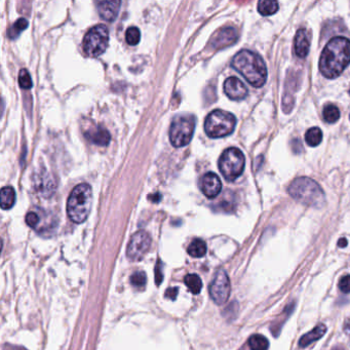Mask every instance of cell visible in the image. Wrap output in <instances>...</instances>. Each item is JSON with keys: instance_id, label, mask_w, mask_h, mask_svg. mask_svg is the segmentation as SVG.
Here are the masks:
<instances>
[{"instance_id": "cell-19", "label": "cell", "mask_w": 350, "mask_h": 350, "mask_svg": "<svg viewBox=\"0 0 350 350\" xmlns=\"http://www.w3.org/2000/svg\"><path fill=\"white\" fill-rule=\"evenodd\" d=\"M187 252L193 258H201L206 253V243L200 238L193 239L189 244Z\"/></svg>"}, {"instance_id": "cell-4", "label": "cell", "mask_w": 350, "mask_h": 350, "mask_svg": "<svg viewBox=\"0 0 350 350\" xmlns=\"http://www.w3.org/2000/svg\"><path fill=\"white\" fill-rule=\"evenodd\" d=\"M289 193L294 199L305 205L320 207L325 202V193L322 187L307 177L296 179L290 185Z\"/></svg>"}, {"instance_id": "cell-18", "label": "cell", "mask_w": 350, "mask_h": 350, "mask_svg": "<svg viewBox=\"0 0 350 350\" xmlns=\"http://www.w3.org/2000/svg\"><path fill=\"white\" fill-rule=\"evenodd\" d=\"M16 202V192L12 186H6L2 189V207L9 209L14 206Z\"/></svg>"}, {"instance_id": "cell-20", "label": "cell", "mask_w": 350, "mask_h": 350, "mask_svg": "<svg viewBox=\"0 0 350 350\" xmlns=\"http://www.w3.org/2000/svg\"><path fill=\"white\" fill-rule=\"evenodd\" d=\"M249 347L251 350H267L269 347L268 340L260 334H255L249 339Z\"/></svg>"}, {"instance_id": "cell-11", "label": "cell", "mask_w": 350, "mask_h": 350, "mask_svg": "<svg viewBox=\"0 0 350 350\" xmlns=\"http://www.w3.org/2000/svg\"><path fill=\"white\" fill-rule=\"evenodd\" d=\"M199 187L207 198H215L221 192L222 183L215 172H206L200 179Z\"/></svg>"}, {"instance_id": "cell-14", "label": "cell", "mask_w": 350, "mask_h": 350, "mask_svg": "<svg viewBox=\"0 0 350 350\" xmlns=\"http://www.w3.org/2000/svg\"><path fill=\"white\" fill-rule=\"evenodd\" d=\"M310 48V41L308 37V33L305 29L298 30L296 37H295V53L296 55L304 59L309 53Z\"/></svg>"}, {"instance_id": "cell-5", "label": "cell", "mask_w": 350, "mask_h": 350, "mask_svg": "<svg viewBox=\"0 0 350 350\" xmlns=\"http://www.w3.org/2000/svg\"><path fill=\"white\" fill-rule=\"evenodd\" d=\"M236 124V118L233 114L217 109L212 111L204 121V130L209 138L218 139L230 135Z\"/></svg>"}, {"instance_id": "cell-15", "label": "cell", "mask_w": 350, "mask_h": 350, "mask_svg": "<svg viewBox=\"0 0 350 350\" xmlns=\"http://www.w3.org/2000/svg\"><path fill=\"white\" fill-rule=\"evenodd\" d=\"M120 6V2H101L98 4V11L103 20L112 22L116 19Z\"/></svg>"}, {"instance_id": "cell-24", "label": "cell", "mask_w": 350, "mask_h": 350, "mask_svg": "<svg viewBox=\"0 0 350 350\" xmlns=\"http://www.w3.org/2000/svg\"><path fill=\"white\" fill-rule=\"evenodd\" d=\"M323 115L325 121H327L328 123H335L340 118V111L335 105L329 104L324 108Z\"/></svg>"}, {"instance_id": "cell-21", "label": "cell", "mask_w": 350, "mask_h": 350, "mask_svg": "<svg viewBox=\"0 0 350 350\" xmlns=\"http://www.w3.org/2000/svg\"><path fill=\"white\" fill-rule=\"evenodd\" d=\"M323 140V133L319 127H311L305 134V141L309 146L317 147Z\"/></svg>"}, {"instance_id": "cell-8", "label": "cell", "mask_w": 350, "mask_h": 350, "mask_svg": "<svg viewBox=\"0 0 350 350\" xmlns=\"http://www.w3.org/2000/svg\"><path fill=\"white\" fill-rule=\"evenodd\" d=\"M109 43V31L104 25H97L87 32L83 38L82 47L86 56L98 58L105 53Z\"/></svg>"}, {"instance_id": "cell-35", "label": "cell", "mask_w": 350, "mask_h": 350, "mask_svg": "<svg viewBox=\"0 0 350 350\" xmlns=\"http://www.w3.org/2000/svg\"><path fill=\"white\" fill-rule=\"evenodd\" d=\"M332 350H346L343 346H336V347H334Z\"/></svg>"}, {"instance_id": "cell-28", "label": "cell", "mask_w": 350, "mask_h": 350, "mask_svg": "<svg viewBox=\"0 0 350 350\" xmlns=\"http://www.w3.org/2000/svg\"><path fill=\"white\" fill-rule=\"evenodd\" d=\"M147 283V277L145 272L143 271H137L134 272L130 276V284H132L136 288H144Z\"/></svg>"}, {"instance_id": "cell-6", "label": "cell", "mask_w": 350, "mask_h": 350, "mask_svg": "<svg viewBox=\"0 0 350 350\" xmlns=\"http://www.w3.org/2000/svg\"><path fill=\"white\" fill-rule=\"evenodd\" d=\"M195 129V117L193 115H177L171 120L168 137L172 146L180 148L188 145L192 140Z\"/></svg>"}, {"instance_id": "cell-32", "label": "cell", "mask_w": 350, "mask_h": 350, "mask_svg": "<svg viewBox=\"0 0 350 350\" xmlns=\"http://www.w3.org/2000/svg\"><path fill=\"white\" fill-rule=\"evenodd\" d=\"M159 264H160V262H158V265L156 266V269H155V282L158 286L161 284V281H162V273L160 272Z\"/></svg>"}, {"instance_id": "cell-34", "label": "cell", "mask_w": 350, "mask_h": 350, "mask_svg": "<svg viewBox=\"0 0 350 350\" xmlns=\"http://www.w3.org/2000/svg\"><path fill=\"white\" fill-rule=\"evenodd\" d=\"M338 246L341 247V248H345L347 246V240L345 238H341L339 241H338Z\"/></svg>"}, {"instance_id": "cell-12", "label": "cell", "mask_w": 350, "mask_h": 350, "mask_svg": "<svg viewBox=\"0 0 350 350\" xmlns=\"http://www.w3.org/2000/svg\"><path fill=\"white\" fill-rule=\"evenodd\" d=\"M237 37V32L234 28L226 27L216 32L211 40V45L215 50H221L233 45Z\"/></svg>"}, {"instance_id": "cell-27", "label": "cell", "mask_w": 350, "mask_h": 350, "mask_svg": "<svg viewBox=\"0 0 350 350\" xmlns=\"http://www.w3.org/2000/svg\"><path fill=\"white\" fill-rule=\"evenodd\" d=\"M19 83L20 86L24 90H30L33 86L32 78L27 69H22L19 73Z\"/></svg>"}, {"instance_id": "cell-7", "label": "cell", "mask_w": 350, "mask_h": 350, "mask_svg": "<svg viewBox=\"0 0 350 350\" xmlns=\"http://www.w3.org/2000/svg\"><path fill=\"white\" fill-rule=\"evenodd\" d=\"M246 159L242 152L237 148L226 149L219 158V169L227 181H234L244 169Z\"/></svg>"}, {"instance_id": "cell-16", "label": "cell", "mask_w": 350, "mask_h": 350, "mask_svg": "<svg viewBox=\"0 0 350 350\" xmlns=\"http://www.w3.org/2000/svg\"><path fill=\"white\" fill-rule=\"evenodd\" d=\"M85 138L92 143L99 146H107L111 140V136L108 130L102 126H98L95 129L90 130L85 134Z\"/></svg>"}, {"instance_id": "cell-23", "label": "cell", "mask_w": 350, "mask_h": 350, "mask_svg": "<svg viewBox=\"0 0 350 350\" xmlns=\"http://www.w3.org/2000/svg\"><path fill=\"white\" fill-rule=\"evenodd\" d=\"M184 282H185L186 287L189 289V291L192 294L197 295L200 293L202 289V282H201V278L197 274L192 273V274L186 275V277L184 278Z\"/></svg>"}, {"instance_id": "cell-2", "label": "cell", "mask_w": 350, "mask_h": 350, "mask_svg": "<svg viewBox=\"0 0 350 350\" xmlns=\"http://www.w3.org/2000/svg\"><path fill=\"white\" fill-rule=\"evenodd\" d=\"M231 65L254 87H261L266 82V65L263 59L254 52L248 50L238 52L234 56Z\"/></svg>"}, {"instance_id": "cell-31", "label": "cell", "mask_w": 350, "mask_h": 350, "mask_svg": "<svg viewBox=\"0 0 350 350\" xmlns=\"http://www.w3.org/2000/svg\"><path fill=\"white\" fill-rule=\"evenodd\" d=\"M177 295H178V288H170V289H167L166 290V293H165V297L166 298H169L170 300H174L177 298Z\"/></svg>"}, {"instance_id": "cell-17", "label": "cell", "mask_w": 350, "mask_h": 350, "mask_svg": "<svg viewBox=\"0 0 350 350\" xmlns=\"http://www.w3.org/2000/svg\"><path fill=\"white\" fill-rule=\"evenodd\" d=\"M327 332V327L324 325V324H320L318 327H316L312 331L308 332L307 334H305L303 335L301 338H300V341H299V345L301 347H306V346H308L310 345L311 343L318 341L319 339H321Z\"/></svg>"}, {"instance_id": "cell-33", "label": "cell", "mask_w": 350, "mask_h": 350, "mask_svg": "<svg viewBox=\"0 0 350 350\" xmlns=\"http://www.w3.org/2000/svg\"><path fill=\"white\" fill-rule=\"evenodd\" d=\"M345 332L347 335H350V320H347L345 323V328H344Z\"/></svg>"}, {"instance_id": "cell-26", "label": "cell", "mask_w": 350, "mask_h": 350, "mask_svg": "<svg viewBox=\"0 0 350 350\" xmlns=\"http://www.w3.org/2000/svg\"><path fill=\"white\" fill-rule=\"evenodd\" d=\"M141 33L137 27H129L125 32V40L129 46H137L140 42Z\"/></svg>"}, {"instance_id": "cell-22", "label": "cell", "mask_w": 350, "mask_h": 350, "mask_svg": "<svg viewBox=\"0 0 350 350\" xmlns=\"http://www.w3.org/2000/svg\"><path fill=\"white\" fill-rule=\"evenodd\" d=\"M278 10V4L273 0H261L258 4V12L262 16H271Z\"/></svg>"}, {"instance_id": "cell-25", "label": "cell", "mask_w": 350, "mask_h": 350, "mask_svg": "<svg viewBox=\"0 0 350 350\" xmlns=\"http://www.w3.org/2000/svg\"><path fill=\"white\" fill-rule=\"evenodd\" d=\"M27 27H28V21H27L26 19H24V18H21V19H19L17 22H15L14 25L10 28L8 35H9L10 38L15 39V38H17V37L20 35V33H21L22 31H24Z\"/></svg>"}, {"instance_id": "cell-30", "label": "cell", "mask_w": 350, "mask_h": 350, "mask_svg": "<svg viewBox=\"0 0 350 350\" xmlns=\"http://www.w3.org/2000/svg\"><path fill=\"white\" fill-rule=\"evenodd\" d=\"M339 289L344 294L350 293V275L343 276L339 282Z\"/></svg>"}, {"instance_id": "cell-3", "label": "cell", "mask_w": 350, "mask_h": 350, "mask_svg": "<svg viewBox=\"0 0 350 350\" xmlns=\"http://www.w3.org/2000/svg\"><path fill=\"white\" fill-rule=\"evenodd\" d=\"M93 202V190L87 183L78 184L67 200V214L70 220L80 224L89 217Z\"/></svg>"}, {"instance_id": "cell-1", "label": "cell", "mask_w": 350, "mask_h": 350, "mask_svg": "<svg viewBox=\"0 0 350 350\" xmlns=\"http://www.w3.org/2000/svg\"><path fill=\"white\" fill-rule=\"evenodd\" d=\"M349 64L350 40L342 36L332 38L321 55L320 70L322 74L329 79L337 78Z\"/></svg>"}, {"instance_id": "cell-29", "label": "cell", "mask_w": 350, "mask_h": 350, "mask_svg": "<svg viewBox=\"0 0 350 350\" xmlns=\"http://www.w3.org/2000/svg\"><path fill=\"white\" fill-rule=\"evenodd\" d=\"M39 221H40V218H39V216L36 213L29 212L27 214V216H26V223L31 228H36L37 225L39 224Z\"/></svg>"}, {"instance_id": "cell-9", "label": "cell", "mask_w": 350, "mask_h": 350, "mask_svg": "<svg viewBox=\"0 0 350 350\" xmlns=\"http://www.w3.org/2000/svg\"><path fill=\"white\" fill-rule=\"evenodd\" d=\"M230 281L224 269H219L208 287V293L212 300L218 304H224L230 296Z\"/></svg>"}, {"instance_id": "cell-13", "label": "cell", "mask_w": 350, "mask_h": 350, "mask_svg": "<svg viewBox=\"0 0 350 350\" xmlns=\"http://www.w3.org/2000/svg\"><path fill=\"white\" fill-rule=\"evenodd\" d=\"M224 92L226 96L235 101L244 99L248 96L247 86L237 77H229L224 82Z\"/></svg>"}, {"instance_id": "cell-10", "label": "cell", "mask_w": 350, "mask_h": 350, "mask_svg": "<svg viewBox=\"0 0 350 350\" xmlns=\"http://www.w3.org/2000/svg\"><path fill=\"white\" fill-rule=\"evenodd\" d=\"M150 247H151L150 235L146 231H143V230L138 231L132 236V238H130L127 244L126 256L129 260H132V261H140L146 256Z\"/></svg>"}]
</instances>
